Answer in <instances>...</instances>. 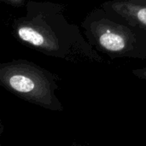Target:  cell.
<instances>
[{
    "mask_svg": "<svg viewBox=\"0 0 146 146\" xmlns=\"http://www.w3.org/2000/svg\"><path fill=\"white\" fill-rule=\"evenodd\" d=\"M123 27L111 22L97 23L94 33L100 46L112 52L124 50L129 44V35Z\"/></svg>",
    "mask_w": 146,
    "mask_h": 146,
    "instance_id": "2",
    "label": "cell"
},
{
    "mask_svg": "<svg viewBox=\"0 0 146 146\" xmlns=\"http://www.w3.org/2000/svg\"><path fill=\"white\" fill-rule=\"evenodd\" d=\"M0 79L8 88L28 99L45 104L51 99L49 80L33 66L26 63L8 64L2 68Z\"/></svg>",
    "mask_w": 146,
    "mask_h": 146,
    "instance_id": "1",
    "label": "cell"
},
{
    "mask_svg": "<svg viewBox=\"0 0 146 146\" xmlns=\"http://www.w3.org/2000/svg\"><path fill=\"white\" fill-rule=\"evenodd\" d=\"M10 1H13V2H19V1H21V0H10Z\"/></svg>",
    "mask_w": 146,
    "mask_h": 146,
    "instance_id": "5",
    "label": "cell"
},
{
    "mask_svg": "<svg viewBox=\"0 0 146 146\" xmlns=\"http://www.w3.org/2000/svg\"><path fill=\"white\" fill-rule=\"evenodd\" d=\"M112 8L133 25L146 28V4L137 1H120L114 3Z\"/></svg>",
    "mask_w": 146,
    "mask_h": 146,
    "instance_id": "4",
    "label": "cell"
},
{
    "mask_svg": "<svg viewBox=\"0 0 146 146\" xmlns=\"http://www.w3.org/2000/svg\"><path fill=\"white\" fill-rule=\"evenodd\" d=\"M144 75H145V77H146V70H145V73H144Z\"/></svg>",
    "mask_w": 146,
    "mask_h": 146,
    "instance_id": "6",
    "label": "cell"
},
{
    "mask_svg": "<svg viewBox=\"0 0 146 146\" xmlns=\"http://www.w3.org/2000/svg\"><path fill=\"white\" fill-rule=\"evenodd\" d=\"M18 37L35 47L53 50L58 48V41L56 36L47 29L36 25H21L17 29Z\"/></svg>",
    "mask_w": 146,
    "mask_h": 146,
    "instance_id": "3",
    "label": "cell"
}]
</instances>
